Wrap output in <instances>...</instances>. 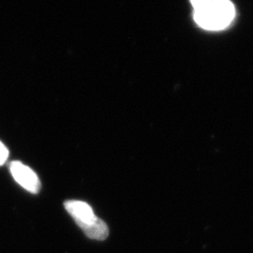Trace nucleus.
<instances>
[{
  "label": "nucleus",
  "instance_id": "39448f33",
  "mask_svg": "<svg viewBox=\"0 0 253 253\" xmlns=\"http://www.w3.org/2000/svg\"><path fill=\"white\" fill-rule=\"evenodd\" d=\"M211 0H190L192 6L194 7V9H199L201 7L207 5Z\"/></svg>",
  "mask_w": 253,
  "mask_h": 253
},
{
  "label": "nucleus",
  "instance_id": "f03ea898",
  "mask_svg": "<svg viewBox=\"0 0 253 253\" xmlns=\"http://www.w3.org/2000/svg\"><path fill=\"white\" fill-rule=\"evenodd\" d=\"M235 17V7L229 0H211L194 9V20L208 30H220L228 27Z\"/></svg>",
  "mask_w": 253,
  "mask_h": 253
},
{
  "label": "nucleus",
  "instance_id": "20e7f679",
  "mask_svg": "<svg viewBox=\"0 0 253 253\" xmlns=\"http://www.w3.org/2000/svg\"><path fill=\"white\" fill-rule=\"evenodd\" d=\"M9 157L8 148L0 142V165H3L7 162Z\"/></svg>",
  "mask_w": 253,
  "mask_h": 253
},
{
  "label": "nucleus",
  "instance_id": "f257e3e1",
  "mask_svg": "<svg viewBox=\"0 0 253 253\" xmlns=\"http://www.w3.org/2000/svg\"><path fill=\"white\" fill-rule=\"evenodd\" d=\"M65 208L87 237L95 240H104L108 237L107 224L95 216L89 205L81 201H68L65 203Z\"/></svg>",
  "mask_w": 253,
  "mask_h": 253
},
{
  "label": "nucleus",
  "instance_id": "7ed1b4c3",
  "mask_svg": "<svg viewBox=\"0 0 253 253\" xmlns=\"http://www.w3.org/2000/svg\"><path fill=\"white\" fill-rule=\"evenodd\" d=\"M13 178L24 189L32 193H38L41 190V182L34 171L20 162H13L9 166Z\"/></svg>",
  "mask_w": 253,
  "mask_h": 253
}]
</instances>
